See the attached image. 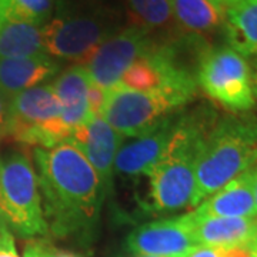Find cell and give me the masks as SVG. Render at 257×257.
<instances>
[{
    "label": "cell",
    "instance_id": "obj_23",
    "mask_svg": "<svg viewBox=\"0 0 257 257\" xmlns=\"http://www.w3.org/2000/svg\"><path fill=\"white\" fill-rule=\"evenodd\" d=\"M104 96H106V90L97 86L96 83L90 82L89 86V92H87V101H89V109H90V114L92 116H97L100 114L101 106L104 101Z\"/></svg>",
    "mask_w": 257,
    "mask_h": 257
},
{
    "label": "cell",
    "instance_id": "obj_28",
    "mask_svg": "<svg viewBox=\"0 0 257 257\" xmlns=\"http://www.w3.org/2000/svg\"><path fill=\"white\" fill-rule=\"evenodd\" d=\"M247 250L253 254L254 257H257V227L256 231H254V236H253V239L250 241V244H248Z\"/></svg>",
    "mask_w": 257,
    "mask_h": 257
},
{
    "label": "cell",
    "instance_id": "obj_19",
    "mask_svg": "<svg viewBox=\"0 0 257 257\" xmlns=\"http://www.w3.org/2000/svg\"><path fill=\"white\" fill-rule=\"evenodd\" d=\"M46 55L43 26L23 22L0 23V59H22Z\"/></svg>",
    "mask_w": 257,
    "mask_h": 257
},
{
    "label": "cell",
    "instance_id": "obj_22",
    "mask_svg": "<svg viewBox=\"0 0 257 257\" xmlns=\"http://www.w3.org/2000/svg\"><path fill=\"white\" fill-rule=\"evenodd\" d=\"M187 257H253L247 248H219L199 246Z\"/></svg>",
    "mask_w": 257,
    "mask_h": 257
},
{
    "label": "cell",
    "instance_id": "obj_16",
    "mask_svg": "<svg viewBox=\"0 0 257 257\" xmlns=\"http://www.w3.org/2000/svg\"><path fill=\"white\" fill-rule=\"evenodd\" d=\"M60 64L50 56L0 59V92L8 97L55 77Z\"/></svg>",
    "mask_w": 257,
    "mask_h": 257
},
{
    "label": "cell",
    "instance_id": "obj_30",
    "mask_svg": "<svg viewBox=\"0 0 257 257\" xmlns=\"http://www.w3.org/2000/svg\"><path fill=\"white\" fill-rule=\"evenodd\" d=\"M254 199H256V213H257V165H256V180H254Z\"/></svg>",
    "mask_w": 257,
    "mask_h": 257
},
{
    "label": "cell",
    "instance_id": "obj_12",
    "mask_svg": "<svg viewBox=\"0 0 257 257\" xmlns=\"http://www.w3.org/2000/svg\"><path fill=\"white\" fill-rule=\"evenodd\" d=\"M177 114L162 120L157 126L135 140L123 143L114 160V172L127 177L149 176L163 157L176 127Z\"/></svg>",
    "mask_w": 257,
    "mask_h": 257
},
{
    "label": "cell",
    "instance_id": "obj_20",
    "mask_svg": "<svg viewBox=\"0 0 257 257\" xmlns=\"http://www.w3.org/2000/svg\"><path fill=\"white\" fill-rule=\"evenodd\" d=\"M127 3L133 26L145 29L150 33L155 30H166V33L179 32L170 0H127Z\"/></svg>",
    "mask_w": 257,
    "mask_h": 257
},
{
    "label": "cell",
    "instance_id": "obj_13",
    "mask_svg": "<svg viewBox=\"0 0 257 257\" xmlns=\"http://www.w3.org/2000/svg\"><path fill=\"white\" fill-rule=\"evenodd\" d=\"M254 180L256 166L230 180L220 190L213 193L193 210L196 214L204 217L256 219Z\"/></svg>",
    "mask_w": 257,
    "mask_h": 257
},
{
    "label": "cell",
    "instance_id": "obj_7",
    "mask_svg": "<svg viewBox=\"0 0 257 257\" xmlns=\"http://www.w3.org/2000/svg\"><path fill=\"white\" fill-rule=\"evenodd\" d=\"M119 30V23L106 10L63 12L43 26L46 55L84 66L96 49Z\"/></svg>",
    "mask_w": 257,
    "mask_h": 257
},
{
    "label": "cell",
    "instance_id": "obj_1",
    "mask_svg": "<svg viewBox=\"0 0 257 257\" xmlns=\"http://www.w3.org/2000/svg\"><path fill=\"white\" fill-rule=\"evenodd\" d=\"M37 182L49 231L69 236L94 227L104 194L97 173L73 138L35 147Z\"/></svg>",
    "mask_w": 257,
    "mask_h": 257
},
{
    "label": "cell",
    "instance_id": "obj_32",
    "mask_svg": "<svg viewBox=\"0 0 257 257\" xmlns=\"http://www.w3.org/2000/svg\"><path fill=\"white\" fill-rule=\"evenodd\" d=\"M136 257H153V256H136Z\"/></svg>",
    "mask_w": 257,
    "mask_h": 257
},
{
    "label": "cell",
    "instance_id": "obj_8",
    "mask_svg": "<svg viewBox=\"0 0 257 257\" xmlns=\"http://www.w3.org/2000/svg\"><path fill=\"white\" fill-rule=\"evenodd\" d=\"M196 80L203 92L229 111H246L254 106L250 66L231 47L206 50L199 60Z\"/></svg>",
    "mask_w": 257,
    "mask_h": 257
},
{
    "label": "cell",
    "instance_id": "obj_5",
    "mask_svg": "<svg viewBox=\"0 0 257 257\" xmlns=\"http://www.w3.org/2000/svg\"><path fill=\"white\" fill-rule=\"evenodd\" d=\"M72 135L62 119L52 84H39L10 97L3 136L26 146L49 149Z\"/></svg>",
    "mask_w": 257,
    "mask_h": 257
},
{
    "label": "cell",
    "instance_id": "obj_18",
    "mask_svg": "<svg viewBox=\"0 0 257 257\" xmlns=\"http://www.w3.org/2000/svg\"><path fill=\"white\" fill-rule=\"evenodd\" d=\"M223 26L233 50L241 56H257V0L227 3Z\"/></svg>",
    "mask_w": 257,
    "mask_h": 257
},
{
    "label": "cell",
    "instance_id": "obj_9",
    "mask_svg": "<svg viewBox=\"0 0 257 257\" xmlns=\"http://www.w3.org/2000/svg\"><path fill=\"white\" fill-rule=\"evenodd\" d=\"M156 43L150 32L130 25L106 39L84 67L90 80L107 90L119 84L128 67L152 50Z\"/></svg>",
    "mask_w": 257,
    "mask_h": 257
},
{
    "label": "cell",
    "instance_id": "obj_6",
    "mask_svg": "<svg viewBox=\"0 0 257 257\" xmlns=\"http://www.w3.org/2000/svg\"><path fill=\"white\" fill-rule=\"evenodd\" d=\"M190 100L180 92H138L119 83L106 90L100 116L123 138H139Z\"/></svg>",
    "mask_w": 257,
    "mask_h": 257
},
{
    "label": "cell",
    "instance_id": "obj_4",
    "mask_svg": "<svg viewBox=\"0 0 257 257\" xmlns=\"http://www.w3.org/2000/svg\"><path fill=\"white\" fill-rule=\"evenodd\" d=\"M0 224L23 239L49 233L36 170L25 152L0 155Z\"/></svg>",
    "mask_w": 257,
    "mask_h": 257
},
{
    "label": "cell",
    "instance_id": "obj_2",
    "mask_svg": "<svg viewBox=\"0 0 257 257\" xmlns=\"http://www.w3.org/2000/svg\"><path fill=\"white\" fill-rule=\"evenodd\" d=\"M257 165V119L227 117L209 128L196 163L192 206L197 207L234 177Z\"/></svg>",
    "mask_w": 257,
    "mask_h": 257
},
{
    "label": "cell",
    "instance_id": "obj_3",
    "mask_svg": "<svg viewBox=\"0 0 257 257\" xmlns=\"http://www.w3.org/2000/svg\"><path fill=\"white\" fill-rule=\"evenodd\" d=\"M207 132L200 116H177L165 155L149 175L153 211L173 213L192 206L196 163Z\"/></svg>",
    "mask_w": 257,
    "mask_h": 257
},
{
    "label": "cell",
    "instance_id": "obj_29",
    "mask_svg": "<svg viewBox=\"0 0 257 257\" xmlns=\"http://www.w3.org/2000/svg\"><path fill=\"white\" fill-rule=\"evenodd\" d=\"M251 82H253V92L257 94V63L254 67V74H251Z\"/></svg>",
    "mask_w": 257,
    "mask_h": 257
},
{
    "label": "cell",
    "instance_id": "obj_27",
    "mask_svg": "<svg viewBox=\"0 0 257 257\" xmlns=\"http://www.w3.org/2000/svg\"><path fill=\"white\" fill-rule=\"evenodd\" d=\"M49 254L50 257H79L73 254V253H69V251H63V250H57L49 246Z\"/></svg>",
    "mask_w": 257,
    "mask_h": 257
},
{
    "label": "cell",
    "instance_id": "obj_25",
    "mask_svg": "<svg viewBox=\"0 0 257 257\" xmlns=\"http://www.w3.org/2000/svg\"><path fill=\"white\" fill-rule=\"evenodd\" d=\"M23 257H50L49 246L42 241H30L25 247Z\"/></svg>",
    "mask_w": 257,
    "mask_h": 257
},
{
    "label": "cell",
    "instance_id": "obj_14",
    "mask_svg": "<svg viewBox=\"0 0 257 257\" xmlns=\"http://www.w3.org/2000/svg\"><path fill=\"white\" fill-rule=\"evenodd\" d=\"M197 246L219 248H247L257 227L256 219L204 217L194 210L187 213Z\"/></svg>",
    "mask_w": 257,
    "mask_h": 257
},
{
    "label": "cell",
    "instance_id": "obj_10",
    "mask_svg": "<svg viewBox=\"0 0 257 257\" xmlns=\"http://www.w3.org/2000/svg\"><path fill=\"white\" fill-rule=\"evenodd\" d=\"M126 247L136 256L187 257L197 246L187 213L175 219L145 223L126 239Z\"/></svg>",
    "mask_w": 257,
    "mask_h": 257
},
{
    "label": "cell",
    "instance_id": "obj_26",
    "mask_svg": "<svg viewBox=\"0 0 257 257\" xmlns=\"http://www.w3.org/2000/svg\"><path fill=\"white\" fill-rule=\"evenodd\" d=\"M9 97L0 92V135H3V130L6 126L8 119V109H9Z\"/></svg>",
    "mask_w": 257,
    "mask_h": 257
},
{
    "label": "cell",
    "instance_id": "obj_15",
    "mask_svg": "<svg viewBox=\"0 0 257 257\" xmlns=\"http://www.w3.org/2000/svg\"><path fill=\"white\" fill-rule=\"evenodd\" d=\"M90 82L87 69L83 64H74L62 72L52 83L53 92L60 104L62 119L72 133L89 123L93 117L87 101Z\"/></svg>",
    "mask_w": 257,
    "mask_h": 257
},
{
    "label": "cell",
    "instance_id": "obj_21",
    "mask_svg": "<svg viewBox=\"0 0 257 257\" xmlns=\"http://www.w3.org/2000/svg\"><path fill=\"white\" fill-rule=\"evenodd\" d=\"M55 0H0V23L23 22L45 26L55 9Z\"/></svg>",
    "mask_w": 257,
    "mask_h": 257
},
{
    "label": "cell",
    "instance_id": "obj_11",
    "mask_svg": "<svg viewBox=\"0 0 257 257\" xmlns=\"http://www.w3.org/2000/svg\"><path fill=\"white\" fill-rule=\"evenodd\" d=\"M72 138L77 142L84 156L87 157L94 172L97 173L104 197L110 192L114 175V160L117 152L124 143V138L100 114L93 116L89 123L74 130Z\"/></svg>",
    "mask_w": 257,
    "mask_h": 257
},
{
    "label": "cell",
    "instance_id": "obj_31",
    "mask_svg": "<svg viewBox=\"0 0 257 257\" xmlns=\"http://www.w3.org/2000/svg\"><path fill=\"white\" fill-rule=\"evenodd\" d=\"M224 2H226V5H227V3H231V2H236V0H224Z\"/></svg>",
    "mask_w": 257,
    "mask_h": 257
},
{
    "label": "cell",
    "instance_id": "obj_24",
    "mask_svg": "<svg viewBox=\"0 0 257 257\" xmlns=\"http://www.w3.org/2000/svg\"><path fill=\"white\" fill-rule=\"evenodd\" d=\"M0 257H20L15 246L12 233L2 224H0Z\"/></svg>",
    "mask_w": 257,
    "mask_h": 257
},
{
    "label": "cell",
    "instance_id": "obj_17",
    "mask_svg": "<svg viewBox=\"0 0 257 257\" xmlns=\"http://www.w3.org/2000/svg\"><path fill=\"white\" fill-rule=\"evenodd\" d=\"M177 30L186 36L202 37L224 25V0H170Z\"/></svg>",
    "mask_w": 257,
    "mask_h": 257
}]
</instances>
